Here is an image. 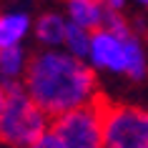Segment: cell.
<instances>
[{
    "label": "cell",
    "instance_id": "1",
    "mask_svg": "<svg viewBox=\"0 0 148 148\" xmlns=\"http://www.w3.org/2000/svg\"><path fill=\"white\" fill-rule=\"evenodd\" d=\"M23 88L48 116H63L95 101V73L63 50L35 53L28 63Z\"/></svg>",
    "mask_w": 148,
    "mask_h": 148
},
{
    "label": "cell",
    "instance_id": "2",
    "mask_svg": "<svg viewBox=\"0 0 148 148\" xmlns=\"http://www.w3.org/2000/svg\"><path fill=\"white\" fill-rule=\"evenodd\" d=\"M48 133V113L35 106L23 86H8V103L0 116V140L13 148H30Z\"/></svg>",
    "mask_w": 148,
    "mask_h": 148
},
{
    "label": "cell",
    "instance_id": "3",
    "mask_svg": "<svg viewBox=\"0 0 148 148\" xmlns=\"http://www.w3.org/2000/svg\"><path fill=\"white\" fill-rule=\"evenodd\" d=\"M90 63L101 70H110V73H123L133 80L146 78V53L136 33L131 35H113L110 30L101 28L93 33L90 38Z\"/></svg>",
    "mask_w": 148,
    "mask_h": 148
},
{
    "label": "cell",
    "instance_id": "4",
    "mask_svg": "<svg viewBox=\"0 0 148 148\" xmlns=\"http://www.w3.org/2000/svg\"><path fill=\"white\" fill-rule=\"evenodd\" d=\"M103 108L106 98L95 95L93 103L58 116L50 133L63 148H103Z\"/></svg>",
    "mask_w": 148,
    "mask_h": 148
},
{
    "label": "cell",
    "instance_id": "5",
    "mask_svg": "<svg viewBox=\"0 0 148 148\" xmlns=\"http://www.w3.org/2000/svg\"><path fill=\"white\" fill-rule=\"evenodd\" d=\"M103 148H148V110L106 101Z\"/></svg>",
    "mask_w": 148,
    "mask_h": 148
},
{
    "label": "cell",
    "instance_id": "6",
    "mask_svg": "<svg viewBox=\"0 0 148 148\" xmlns=\"http://www.w3.org/2000/svg\"><path fill=\"white\" fill-rule=\"evenodd\" d=\"M68 18H70V23L95 33L103 28L106 5L95 3V0H68Z\"/></svg>",
    "mask_w": 148,
    "mask_h": 148
},
{
    "label": "cell",
    "instance_id": "7",
    "mask_svg": "<svg viewBox=\"0 0 148 148\" xmlns=\"http://www.w3.org/2000/svg\"><path fill=\"white\" fill-rule=\"evenodd\" d=\"M30 30V18L25 13H3L0 15V50L20 45Z\"/></svg>",
    "mask_w": 148,
    "mask_h": 148
},
{
    "label": "cell",
    "instance_id": "8",
    "mask_svg": "<svg viewBox=\"0 0 148 148\" xmlns=\"http://www.w3.org/2000/svg\"><path fill=\"white\" fill-rule=\"evenodd\" d=\"M65 25L68 20L58 13H45L35 20V38L48 45L50 50H55V45H63L65 43Z\"/></svg>",
    "mask_w": 148,
    "mask_h": 148
},
{
    "label": "cell",
    "instance_id": "9",
    "mask_svg": "<svg viewBox=\"0 0 148 148\" xmlns=\"http://www.w3.org/2000/svg\"><path fill=\"white\" fill-rule=\"evenodd\" d=\"M23 70H28V55L20 45L0 50V78L5 80V86H13Z\"/></svg>",
    "mask_w": 148,
    "mask_h": 148
},
{
    "label": "cell",
    "instance_id": "10",
    "mask_svg": "<svg viewBox=\"0 0 148 148\" xmlns=\"http://www.w3.org/2000/svg\"><path fill=\"white\" fill-rule=\"evenodd\" d=\"M90 38H93L90 30H86V28H80V25L68 20V25H65V43H63V45L68 48L65 53H70L73 58H78V60L88 58L90 55Z\"/></svg>",
    "mask_w": 148,
    "mask_h": 148
},
{
    "label": "cell",
    "instance_id": "11",
    "mask_svg": "<svg viewBox=\"0 0 148 148\" xmlns=\"http://www.w3.org/2000/svg\"><path fill=\"white\" fill-rule=\"evenodd\" d=\"M30 148H63V146H60V143H58V138H55L53 133L48 131L45 136H43V138H40L38 143H35V146H30Z\"/></svg>",
    "mask_w": 148,
    "mask_h": 148
},
{
    "label": "cell",
    "instance_id": "12",
    "mask_svg": "<svg viewBox=\"0 0 148 148\" xmlns=\"http://www.w3.org/2000/svg\"><path fill=\"white\" fill-rule=\"evenodd\" d=\"M123 3H125V0H103V5H106L108 10H121V8H123Z\"/></svg>",
    "mask_w": 148,
    "mask_h": 148
},
{
    "label": "cell",
    "instance_id": "13",
    "mask_svg": "<svg viewBox=\"0 0 148 148\" xmlns=\"http://www.w3.org/2000/svg\"><path fill=\"white\" fill-rule=\"evenodd\" d=\"M5 103H8V88L0 86V116H3V110H5Z\"/></svg>",
    "mask_w": 148,
    "mask_h": 148
},
{
    "label": "cell",
    "instance_id": "14",
    "mask_svg": "<svg viewBox=\"0 0 148 148\" xmlns=\"http://www.w3.org/2000/svg\"><path fill=\"white\" fill-rule=\"evenodd\" d=\"M138 3H140V5H148V0H138Z\"/></svg>",
    "mask_w": 148,
    "mask_h": 148
},
{
    "label": "cell",
    "instance_id": "15",
    "mask_svg": "<svg viewBox=\"0 0 148 148\" xmlns=\"http://www.w3.org/2000/svg\"><path fill=\"white\" fill-rule=\"evenodd\" d=\"M95 3H103V0H95Z\"/></svg>",
    "mask_w": 148,
    "mask_h": 148
}]
</instances>
